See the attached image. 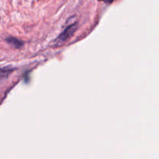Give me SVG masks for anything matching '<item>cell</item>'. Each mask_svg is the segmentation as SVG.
<instances>
[{"mask_svg": "<svg viewBox=\"0 0 159 159\" xmlns=\"http://www.w3.org/2000/svg\"><path fill=\"white\" fill-rule=\"evenodd\" d=\"M76 28H77V25L76 24H73L70 25L69 27H67L65 30H63L61 34L59 35L55 41V45H61L66 42L67 40L70 39L74 33L76 32Z\"/></svg>", "mask_w": 159, "mask_h": 159, "instance_id": "6da1fadb", "label": "cell"}, {"mask_svg": "<svg viewBox=\"0 0 159 159\" xmlns=\"http://www.w3.org/2000/svg\"><path fill=\"white\" fill-rule=\"evenodd\" d=\"M14 70V69L11 67H3V68H0V82L7 79Z\"/></svg>", "mask_w": 159, "mask_h": 159, "instance_id": "7a4b0ae2", "label": "cell"}, {"mask_svg": "<svg viewBox=\"0 0 159 159\" xmlns=\"http://www.w3.org/2000/svg\"><path fill=\"white\" fill-rule=\"evenodd\" d=\"M7 42H9L10 44H11V45H14L16 48H20V47L22 46L23 43L21 42H20V41H18L17 39H16V38H10L7 39Z\"/></svg>", "mask_w": 159, "mask_h": 159, "instance_id": "3957f363", "label": "cell"}, {"mask_svg": "<svg viewBox=\"0 0 159 159\" xmlns=\"http://www.w3.org/2000/svg\"><path fill=\"white\" fill-rule=\"evenodd\" d=\"M98 1H102V2H105V3L110 4V3H111V2H112L114 0H98Z\"/></svg>", "mask_w": 159, "mask_h": 159, "instance_id": "277c9868", "label": "cell"}]
</instances>
